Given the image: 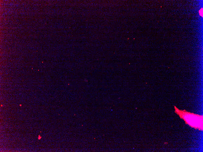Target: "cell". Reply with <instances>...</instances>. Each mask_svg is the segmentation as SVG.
<instances>
[{
	"label": "cell",
	"instance_id": "obj_2",
	"mask_svg": "<svg viewBox=\"0 0 203 152\" xmlns=\"http://www.w3.org/2000/svg\"><path fill=\"white\" fill-rule=\"evenodd\" d=\"M199 14L202 17H203V8H202L199 11Z\"/></svg>",
	"mask_w": 203,
	"mask_h": 152
},
{
	"label": "cell",
	"instance_id": "obj_1",
	"mask_svg": "<svg viewBox=\"0 0 203 152\" xmlns=\"http://www.w3.org/2000/svg\"><path fill=\"white\" fill-rule=\"evenodd\" d=\"M175 112L183 119L186 123L192 127L202 130V116L187 112L185 110H179L174 106Z\"/></svg>",
	"mask_w": 203,
	"mask_h": 152
}]
</instances>
